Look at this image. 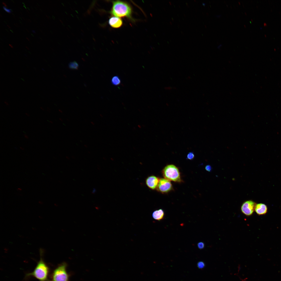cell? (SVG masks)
<instances>
[{
  "label": "cell",
  "mask_w": 281,
  "mask_h": 281,
  "mask_svg": "<svg viewBox=\"0 0 281 281\" xmlns=\"http://www.w3.org/2000/svg\"><path fill=\"white\" fill-rule=\"evenodd\" d=\"M255 210L258 214L263 215L266 213L267 208L265 204L263 203H259L256 205Z\"/></svg>",
  "instance_id": "cell-9"
},
{
  "label": "cell",
  "mask_w": 281,
  "mask_h": 281,
  "mask_svg": "<svg viewBox=\"0 0 281 281\" xmlns=\"http://www.w3.org/2000/svg\"><path fill=\"white\" fill-rule=\"evenodd\" d=\"M69 68L72 69H77L79 65L78 63L75 61L70 62L68 65Z\"/></svg>",
  "instance_id": "cell-12"
},
{
  "label": "cell",
  "mask_w": 281,
  "mask_h": 281,
  "mask_svg": "<svg viewBox=\"0 0 281 281\" xmlns=\"http://www.w3.org/2000/svg\"><path fill=\"white\" fill-rule=\"evenodd\" d=\"M157 190L162 193H167L173 189L172 185L170 181L165 178L159 179L156 188Z\"/></svg>",
  "instance_id": "cell-5"
},
{
  "label": "cell",
  "mask_w": 281,
  "mask_h": 281,
  "mask_svg": "<svg viewBox=\"0 0 281 281\" xmlns=\"http://www.w3.org/2000/svg\"><path fill=\"white\" fill-rule=\"evenodd\" d=\"M9 45L12 48L13 47L11 44H9Z\"/></svg>",
  "instance_id": "cell-19"
},
{
  "label": "cell",
  "mask_w": 281,
  "mask_h": 281,
  "mask_svg": "<svg viewBox=\"0 0 281 281\" xmlns=\"http://www.w3.org/2000/svg\"><path fill=\"white\" fill-rule=\"evenodd\" d=\"M159 179L157 177L151 175L148 177L146 180V184L150 189L154 190L157 188Z\"/></svg>",
  "instance_id": "cell-7"
},
{
  "label": "cell",
  "mask_w": 281,
  "mask_h": 281,
  "mask_svg": "<svg viewBox=\"0 0 281 281\" xmlns=\"http://www.w3.org/2000/svg\"><path fill=\"white\" fill-rule=\"evenodd\" d=\"M108 24L112 27L118 28L122 26L123 22L120 18L114 16H112L109 20Z\"/></svg>",
  "instance_id": "cell-8"
},
{
  "label": "cell",
  "mask_w": 281,
  "mask_h": 281,
  "mask_svg": "<svg viewBox=\"0 0 281 281\" xmlns=\"http://www.w3.org/2000/svg\"><path fill=\"white\" fill-rule=\"evenodd\" d=\"M2 3L4 5L5 4V3H4V2H3Z\"/></svg>",
  "instance_id": "cell-22"
},
{
  "label": "cell",
  "mask_w": 281,
  "mask_h": 281,
  "mask_svg": "<svg viewBox=\"0 0 281 281\" xmlns=\"http://www.w3.org/2000/svg\"><path fill=\"white\" fill-rule=\"evenodd\" d=\"M121 81L119 77L117 75L113 77L111 80L112 84L115 86H118L121 84Z\"/></svg>",
  "instance_id": "cell-11"
},
{
  "label": "cell",
  "mask_w": 281,
  "mask_h": 281,
  "mask_svg": "<svg viewBox=\"0 0 281 281\" xmlns=\"http://www.w3.org/2000/svg\"><path fill=\"white\" fill-rule=\"evenodd\" d=\"M20 148H21V149H22V150H23V148H22V147H20Z\"/></svg>",
  "instance_id": "cell-23"
},
{
  "label": "cell",
  "mask_w": 281,
  "mask_h": 281,
  "mask_svg": "<svg viewBox=\"0 0 281 281\" xmlns=\"http://www.w3.org/2000/svg\"><path fill=\"white\" fill-rule=\"evenodd\" d=\"M26 48H27V49H29L28 48V47H26Z\"/></svg>",
  "instance_id": "cell-26"
},
{
  "label": "cell",
  "mask_w": 281,
  "mask_h": 281,
  "mask_svg": "<svg viewBox=\"0 0 281 281\" xmlns=\"http://www.w3.org/2000/svg\"><path fill=\"white\" fill-rule=\"evenodd\" d=\"M7 25L9 28H11V27H10L8 25Z\"/></svg>",
  "instance_id": "cell-24"
},
{
  "label": "cell",
  "mask_w": 281,
  "mask_h": 281,
  "mask_svg": "<svg viewBox=\"0 0 281 281\" xmlns=\"http://www.w3.org/2000/svg\"><path fill=\"white\" fill-rule=\"evenodd\" d=\"M3 8L6 11L9 13H10L12 10L11 9H8L5 6H3Z\"/></svg>",
  "instance_id": "cell-17"
},
{
  "label": "cell",
  "mask_w": 281,
  "mask_h": 281,
  "mask_svg": "<svg viewBox=\"0 0 281 281\" xmlns=\"http://www.w3.org/2000/svg\"><path fill=\"white\" fill-rule=\"evenodd\" d=\"M67 267V264L65 262L59 265L53 271L50 281H69Z\"/></svg>",
  "instance_id": "cell-3"
},
{
  "label": "cell",
  "mask_w": 281,
  "mask_h": 281,
  "mask_svg": "<svg viewBox=\"0 0 281 281\" xmlns=\"http://www.w3.org/2000/svg\"><path fill=\"white\" fill-rule=\"evenodd\" d=\"M162 173L165 178L169 181L177 182L181 181L179 170L174 165H167L163 170Z\"/></svg>",
  "instance_id": "cell-4"
},
{
  "label": "cell",
  "mask_w": 281,
  "mask_h": 281,
  "mask_svg": "<svg viewBox=\"0 0 281 281\" xmlns=\"http://www.w3.org/2000/svg\"><path fill=\"white\" fill-rule=\"evenodd\" d=\"M42 250H40V259L37 262L34 269L32 272L26 273L25 276L26 277H33L39 281H49L48 277L49 269L43 260Z\"/></svg>",
  "instance_id": "cell-1"
},
{
  "label": "cell",
  "mask_w": 281,
  "mask_h": 281,
  "mask_svg": "<svg viewBox=\"0 0 281 281\" xmlns=\"http://www.w3.org/2000/svg\"><path fill=\"white\" fill-rule=\"evenodd\" d=\"M256 204L251 200L246 201L243 203L241 207L242 212L247 216L251 215L255 210Z\"/></svg>",
  "instance_id": "cell-6"
},
{
  "label": "cell",
  "mask_w": 281,
  "mask_h": 281,
  "mask_svg": "<svg viewBox=\"0 0 281 281\" xmlns=\"http://www.w3.org/2000/svg\"><path fill=\"white\" fill-rule=\"evenodd\" d=\"M110 11L113 15L118 17H125L132 20V10L131 6L126 2L117 0L112 1Z\"/></svg>",
  "instance_id": "cell-2"
},
{
  "label": "cell",
  "mask_w": 281,
  "mask_h": 281,
  "mask_svg": "<svg viewBox=\"0 0 281 281\" xmlns=\"http://www.w3.org/2000/svg\"><path fill=\"white\" fill-rule=\"evenodd\" d=\"M26 38H27V40H28L29 41V39H28V38H27V37H26Z\"/></svg>",
  "instance_id": "cell-25"
},
{
  "label": "cell",
  "mask_w": 281,
  "mask_h": 281,
  "mask_svg": "<svg viewBox=\"0 0 281 281\" xmlns=\"http://www.w3.org/2000/svg\"><path fill=\"white\" fill-rule=\"evenodd\" d=\"M25 114H26V115H27V116H29V114H28V113H26Z\"/></svg>",
  "instance_id": "cell-21"
},
{
  "label": "cell",
  "mask_w": 281,
  "mask_h": 281,
  "mask_svg": "<svg viewBox=\"0 0 281 281\" xmlns=\"http://www.w3.org/2000/svg\"><path fill=\"white\" fill-rule=\"evenodd\" d=\"M205 169L206 170L209 172H210L212 170L211 167L209 165H206L205 167Z\"/></svg>",
  "instance_id": "cell-16"
},
{
  "label": "cell",
  "mask_w": 281,
  "mask_h": 281,
  "mask_svg": "<svg viewBox=\"0 0 281 281\" xmlns=\"http://www.w3.org/2000/svg\"><path fill=\"white\" fill-rule=\"evenodd\" d=\"M164 212L163 210L159 209L154 211L152 214V217L154 219L160 221L164 218Z\"/></svg>",
  "instance_id": "cell-10"
},
{
  "label": "cell",
  "mask_w": 281,
  "mask_h": 281,
  "mask_svg": "<svg viewBox=\"0 0 281 281\" xmlns=\"http://www.w3.org/2000/svg\"><path fill=\"white\" fill-rule=\"evenodd\" d=\"M32 32L34 33H36L35 31L34 30H32Z\"/></svg>",
  "instance_id": "cell-20"
},
{
  "label": "cell",
  "mask_w": 281,
  "mask_h": 281,
  "mask_svg": "<svg viewBox=\"0 0 281 281\" xmlns=\"http://www.w3.org/2000/svg\"><path fill=\"white\" fill-rule=\"evenodd\" d=\"M197 266L199 268L202 269L203 268L205 267V264L204 262L202 261H200L197 263Z\"/></svg>",
  "instance_id": "cell-14"
},
{
  "label": "cell",
  "mask_w": 281,
  "mask_h": 281,
  "mask_svg": "<svg viewBox=\"0 0 281 281\" xmlns=\"http://www.w3.org/2000/svg\"><path fill=\"white\" fill-rule=\"evenodd\" d=\"M195 157L194 152H189L187 154L186 158L187 159L192 160Z\"/></svg>",
  "instance_id": "cell-13"
},
{
  "label": "cell",
  "mask_w": 281,
  "mask_h": 281,
  "mask_svg": "<svg viewBox=\"0 0 281 281\" xmlns=\"http://www.w3.org/2000/svg\"><path fill=\"white\" fill-rule=\"evenodd\" d=\"M24 137H25V138H27H27H28V136H27V135H24Z\"/></svg>",
  "instance_id": "cell-18"
},
{
  "label": "cell",
  "mask_w": 281,
  "mask_h": 281,
  "mask_svg": "<svg viewBox=\"0 0 281 281\" xmlns=\"http://www.w3.org/2000/svg\"><path fill=\"white\" fill-rule=\"evenodd\" d=\"M46 16L48 18V16H47V15H46Z\"/></svg>",
  "instance_id": "cell-27"
},
{
  "label": "cell",
  "mask_w": 281,
  "mask_h": 281,
  "mask_svg": "<svg viewBox=\"0 0 281 281\" xmlns=\"http://www.w3.org/2000/svg\"><path fill=\"white\" fill-rule=\"evenodd\" d=\"M197 246L199 249H202L204 247L205 244L203 242H199L197 244Z\"/></svg>",
  "instance_id": "cell-15"
}]
</instances>
